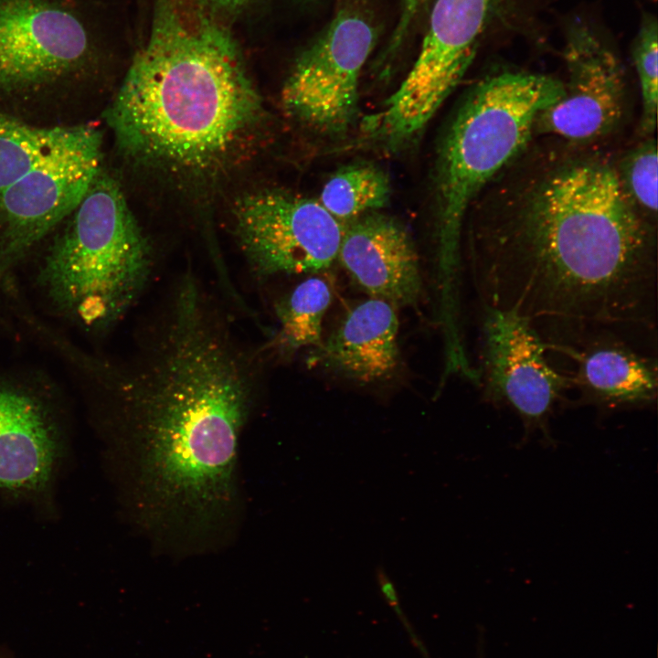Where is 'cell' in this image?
Instances as JSON below:
<instances>
[{
  "mask_svg": "<svg viewBox=\"0 0 658 658\" xmlns=\"http://www.w3.org/2000/svg\"><path fill=\"white\" fill-rule=\"evenodd\" d=\"M596 144L531 141L474 200L482 305L526 317L546 340L598 328L656 334L657 223Z\"/></svg>",
  "mask_w": 658,
  "mask_h": 658,
  "instance_id": "obj_1",
  "label": "cell"
},
{
  "mask_svg": "<svg viewBox=\"0 0 658 658\" xmlns=\"http://www.w3.org/2000/svg\"><path fill=\"white\" fill-rule=\"evenodd\" d=\"M398 327L395 306L369 298L349 310L309 363L362 384L387 380L399 364Z\"/></svg>",
  "mask_w": 658,
  "mask_h": 658,
  "instance_id": "obj_16",
  "label": "cell"
},
{
  "mask_svg": "<svg viewBox=\"0 0 658 658\" xmlns=\"http://www.w3.org/2000/svg\"><path fill=\"white\" fill-rule=\"evenodd\" d=\"M53 403L26 385L0 380V494L50 511L66 457Z\"/></svg>",
  "mask_w": 658,
  "mask_h": 658,
  "instance_id": "obj_13",
  "label": "cell"
},
{
  "mask_svg": "<svg viewBox=\"0 0 658 658\" xmlns=\"http://www.w3.org/2000/svg\"><path fill=\"white\" fill-rule=\"evenodd\" d=\"M337 258L352 281L370 298L395 307L417 304L423 281L419 256L407 229L379 213H366L345 232Z\"/></svg>",
  "mask_w": 658,
  "mask_h": 658,
  "instance_id": "obj_15",
  "label": "cell"
},
{
  "mask_svg": "<svg viewBox=\"0 0 658 658\" xmlns=\"http://www.w3.org/2000/svg\"><path fill=\"white\" fill-rule=\"evenodd\" d=\"M68 130L32 126L0 112V193L61 141Z\"/></svg>",
  "mask_w": 658,
  "mask_h": 658,
  "instance_id": "obj_19",
  "label": "cell"
},
{
  "mask_svg": "<svg viewBox=\"0 0 658 658\" xmlns=\"http://www.w3.org/2000/svg\"><path fill=\"white\" fill-rule=\"evenodd\" d=\"M564 93L540 73L488 76L463 98L441 141L435 175L438 304L460 302L462 237L472 203L532 141L540 112Z\"/></svg>",
  "mask_w": 658,
  "mask_h": 658,
  "instance_id": "obj_4",
  "label": "cell"
},
{
  "mask_svg": "<svg viewBox=\"0 0 658 658\" xmlns=\"http://www.w3.org/2000/svg\"><path fill=\"white\" fill-rule=\"evenodd\" d=\"M482 307L476 370L483 400L519 417L521 445L540 434L545 444L555 446L549 422L569 389L567 376L550 360L547 345L530 320L514 311Z\"/></svg>",
  "mask_w": 658,
  "mask_h": 658,
  "instance_id": "obj_9",
  "label": "cell"
},
{
  "mask_svg": "<svg viewBox=\"0 0 658 658\" xmlns=\"http://www.w3.org/2000/svg\"><path fill=\"white\" fill-rule=\"evenodd\" d=\"M111 22V0H0V91L90 78L105 60Z\"/></svg>",
  "mask_w": 658,
  "mask_h": 658,
  "instance_id": "obj_6",
  "label": "cell"
},
{
  "mask_svg": "<svg viewBox=\"0 0 658 658\" xmlns=\"http://www.w3.org/2000/svg\"><path fill=\"white\" fill-rule=\"evenodd\" d=\"M331 302L332 290L325 280L313 276L299 283L276 306L280 346L287 353L318 347Z\"/></svg>",
  "mask_w": 658,
  "mask_h": 658,
  "instance_id": "obj_18",
  "label": "cell"
},
{
  "mask_svg": "<svg viewBox=\"0 0 658 658\" xmlns=\"http://www.w3.org/2000/svg\"><path fill=\"white\" fill-rule=\"evenodd\" d=\"M39 266L48 303L88 332L116 324L139 298L152 251L118 182L101 172Z\"/></svg>",
  "mask_w": 658,
  "mask_h": 658,
  "instance_id": "obj_5",
  "label": "cell"
},
{
  "mask_svg": "<svg viewBox=\"0 0 658 658\" xmlns=\"http://www.w3.org/2000/svg\"><path fill=\"white\" fill-rule=\"evenodd\" d=\"M102 134L69 126L64 138L0 193V287L11 269L69 217L101 170Z\"/></svg>",
  "mask_w": 658,
  "mask_h": 658,
  "instance_id": "obj_8",
  "label": "cell"
},
{
  "mask_svg": "<svg viewBox=\"0 0 658 658\" xmlns=\"http://www.w3.org/2000/svg\"><path fill=\"white\" fill-rule=\"evenodd\" d=\"M376 38L364 16L340 11L285 80L281 100L286 111L322 133L346 131L356 119L359 78Z\"/></svg>",
  "mask_w": 658,
  "mask_h": 658,
  "instance_id": "obj_11",
  "label": "cell"
},
{
  "mask_svg": "<svg viewBox=\"0 0 658 658\" xmlns=\"http://www.w3.org/2000/svg\"><path fill=\"white\" fill-rule=\"evenodd\" d=\"M497 0H436L417 59L380 111L366 117L368 137L396 148L428 124L473 60Z\"/></svg>",
  "mask_w": 658,
  "mask_h": 658,
  "instance_id": "obj_7",
  "label": "cell"
},
{
  "mask_svg": "<svg viewBox=\"0 0 658 658\" xmlns=\"http://www.w3.org/2000/svg\"><path fill=\"white\" fill-rule=\"evenodd\" d=\"M564 93L537 116V132L564 141L591 144L620 124L626 105L623 67L613 49L587 23L574 21L565 34Z\"/></svg>",
  "mask_w": 658,
  "mask_h": 658,
  "instance_id": "obj_12",
  "label": "cell"
},
{
  "mask_svg": "<svg viewBox=\"0 0 658 658\" xmlns=\"http://www.w3.org/2000/svg\"><path fill=\"white\" fill-rule=\"evenodd\" d=\"M423 1L401 0V12L389 42V53H394L400 47Z\"/></svg>",
  "mask_w": 658,
  "mask_h": 658,
  "instance_id": "obj_22",
  "label": "cell"
},
{
  "mask_svg": "<svg viewBox=\"0 0 658 658\" xmlns=\"http://www.w3.org/2000/svg\"><path fill=\"white\" fill-rule=\"evenodd\" d=\"M643 138L617 161V169L632 204L644 217L657 223V143L653 136Z\"/></svg>",
  "mask_w": 658,
  "mask_h": 658,
  "instance_id": "obj_20",
  "label": "cell"
},
{
  "mask_svg": "<svg viewBox=\"0 0 658 658\" xmlns=\"http://www.w3.org/2000/svg\"><path fill=\"white\" fill-rule=\"evenodd\" d=\"M168 314L135 366L101 363L95 373L117 402L118 447L130 460L142 520L198 534L235 504L254 379L209 308L185 298Z\"/></svg>",
  "mask_w": 658,
  "mask_h": 658,
  "instance_id": "obj_2",
  "label": "cell"
},
{
  "mask_svg": "<svg viewBox=\"0 0 658 658\" xmlns=\"http://www.w3.org/2000/svg\"><path fill=\"white\" fill-rule=\"evenodd\" d=\"M631 335L598 328L546 343L549 352L571 360L572 369L563 373L578 395V403L604 413L656 405V356L642 351Z\"/></svg>",
  "mask_w": 658,
  "mask_h": 658,
  "instance_id": "obj_14",
  "label": "cell"
},
{
  "mask_svg": "<svg viewBox=\"0 0 658 658\" xmlns=\"http://www.w3.org/2000/svg\"><path fill=\"white\" fill-rule=\"evenodd\" d=\"M658 26L656 18L645 16L631 47L638 75L642 112L639 132L652 136L656 129L658 111Z\"/></svg>",
  "mask_w": 658,
  "mask_h": 658,
  "instance_id": "obj_21",
  "label": "cell"
},
{
  "mask_svg": "<svg viewBox=\"0 0 658 658\" xmlns=\"http://www.w3.org/2000/svg\"><path fill=\"white\" fill-rule=\"evenodd\" d=\"M391 191L389 176L384 170L355 164L339 169L327 180L319 202L340 222L353 221L387 206Z\"/></svg>",
  "mask_w": 658,
  "mask_h": 658,
  "instance_id": "obj_17",
  "label": "cell"
},
{
  "mask_svg": "<svg viewBox=\"0 0 658 658\" xmlns=\"http://www.w3.org/2000/svg\"><path fill=\"white\" fill-rule=\"evenodd\" d=\"M262 111L228 30L194 0H159L105 118L127 157L199 174L227 161Z\"/></svg>",
  "mask_w": 658,
  "mask_h": 658,
  "instance_id": "obj_3",
  "label": "cell"
},
{
  "mask_svg": "<svg viewBox=\"0 0 658 658\" xmlns=\"http://www.w3.org/2000/svg\"><path fill=\"white\" fill-rule=\"evenodd\" d=\"M235 233L256 274L316 273L338 255L342 223L313 198L281 190H261L239 198Z\"/></svg>",
  "mask_w": 658,
  "mask_h": 658,
  "instance_id": "obj_10",
  "label": "cell"
},
{
  "mask_svg": "<svg viewBox=\"0 0 658 658\" xmlns=\"http://www.w3.org/2000/svg\"><path fill=\"white\" fill-rule=\"evenodd\" d=\"M217 5L220 7L234 8L242 5L246 0H212Z\"/></svg>",
  "mask_w": 658,
  "mask_h": 658,
  "instance_id": "obj_23",
  "label": "cell"
}]
</instances>
